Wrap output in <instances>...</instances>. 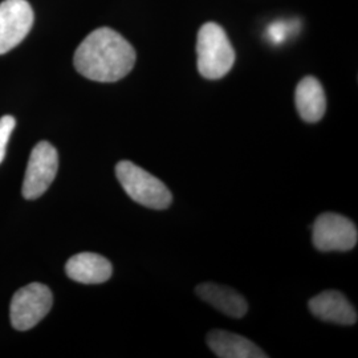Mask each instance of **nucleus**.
<instances>
[{
	"label": "nucleus",
	"instance_id": "f257e3e1",
	"mask_svg": "<svg viewBox=\"0 0 358 358\" xmlns=\"http://www.w3.org/2000/svg\"><path fill=\"white\" fill-rule=\"evenodd\" d=\"M136 51L115 29L103 27L90 32L78 45L73 64L77 72L93 81L115 83L136 64Z\"/></svg>",
	"mask_w": 358,
	"mask_h": 358
},
{
	"label": "nucleus",
	"instance_id": "0eeeda50",
	"mask_svg": "<svg viewBox=\"0 0 358 358\" xmlns=\"http://www.w3.org/2000/svg\"><path fill=\"white\" fill-rule=\"evenodd\" d=\"M34 10L27 0L0 3V55L19 45L34 26Z\"/></svg>",
	"mask_w": 358,
	"mask_h": 358
},
{
	"label": "nucleus",
	"instance_id": "423d86ee",
	"mask_svg": "<svg viewBox=\"0 0 358 358\" xmlns=\"http://www.w3.org/2000/svg\"><path fill=\"white\" fill-rule=\"evenodd\" d=\"M312 241L322 251H349L358 242L357 226L348 217L336 213H325L313 224Z\"/></svg>",
	"mask_w": 358,
	"mask_h": 358
},
{
	"label": "nucleus",
	"instance_id": "f8f14e48",
	"mask_svg": "<svg viewBox=\"0 0 358 358\" xmlns=\"http://www.w3.org/2000/svg\"><path fill=\"white\" fill-rule=\"evenodd\" d=\"M296 108L307 122H317L325 115L327 99L320 81L313 76L304 77L294 93Z\"/></svg>",
	"mask_w": 358,
	"mask_h": 358
},
{
	"label": "nucleus",
	"instance_id": "ddd939ff",
	"mask_svg": "<svg viewBox=\"0 0 358 358\" xmlns=\"http://www.w3.org/2000/svg\"><path fill=\"white\" fill-rule=\"evenodd\" d=\"M15 125H16V121L13 115H3L0 118V164L6 157L7 145L11 138Z\"/></svg>",
	"mask_w": 358,
	"mask_h": 358
},
{
	"label": "nucleus",
	"instance_id": "f03ea898",
	"mask_svg": "<svg viewBox=\"0 0 358 358\" xmlns=\"http://www.w3.org/2000/svg\"><path fill=\"white\" fill-rule=\"evenodd\" d=\"M198 71L208 80L226 76L235 63V51L224 29L217 23L201 27L196 38Z\"/></svg>",
	"mask_w": 358,
	"mask_h": 358
},
{
	"label": "nucleus",
	"instance_id": "39448f33",
	"mask_svg": "<svg viewBox=\"0 0 358 358\" xmlns=\"http://www.w3.org/2000/svg\"><path fill=\"white\" fill-rule=\"evenodd\" d=\"M59 170V154L50 142L41 141L32 149L26 177L23 182V196L38 199L50 189Z\"/></svg>",
	"mask_w": 358,
	"mask_h": 358
},
{
	"label": "nucleus",
	"instance_id": "20e7f679",
	"mask_svg": "<svg viewBox=\"0 0 358 358\" xmlns=\"http://www.w3.org/2000/svg\"><path fill=\"white\" fill-rule=\"evenodd\" d=\"M53 304L51 289L41 284L32 282L13 294L10 306V319L16 331H28L38 325Z\"/></svg>",
	"mask_w": 358,
	"mask_h": 358
},
{
	"label": "nucleus",
	"instance_id": "9b49d317",
	"mask_svg": "<svg viewBox=\"0 0 358 358\" xmlns=\"http://www.w3.org/2000/svg\"><path fill=\"white\" fill-rule=\"evenodd\" d=\"M195 292L207 304L232 319H242L248 310L247 300L230 287L205 282L198 285Z\"/></svg>",
	"mask_w": 358,
	"mask_h": 358
},
{
	"label": "nucleus",
	"instance_id": "9d476101",
	"mask_svg": "<svg viewBox=\"0 0 358 358\" xmlns=\"http://www.w3.org/2000/svg\"><path fill=\"white\" fill-rule=\"evenodd\" d=\"M207 345L220 358H267L259 346L243 336L227 331H211L207 334Z\"/></svg>",
	"mask_w": 358,
	"mask_h": 358
},
{
	"label": "nucleus",
	"instance_id": "7ed1b4c3",
	"mask_svg": "<svg viewBox=\"0 0 358 358\" xmlns=\"http://www.w3.org/2000/svg\"><path fill=\"white\" fill-rule=\"evenodd\" d=\"M115 176L134 202L153 210H164L171 205L173 195L166 185L133 162H118Z\"/></svg>",
	"mask_w": 358,
	"mask_h": 358
},
{
	"label": "nucleus",
	"instance_id": "1a4fd4ad",
	"mask_svg": "<svg viewBox=\"0 0 358 358\" xmlns=\"http://www.w3.org/2000/svg\"><path fill=\"white\" fill-rule=\"evenodd\" d=\"M65 272L73 282L101 284L110 279L113 267L103 256L93 252H81L72 256L66 262Z\"/></svg>",
	"mask_w": 358,
	"mask_h": 358
},
{
	"label": "nucleus",
	"instance_id": "6e6552de",
	"mask_svg": "<svg viewBox=\"0 0 358 358\" xmlns=\"http://www.w3.org/2000/svg\"><path fill=\"white\" fill-rule=\"evenodd\" d=\"M310 312L322 321L338 325H353L357 322V310L338 291H325L309 300Z\"/></svg>",
	"mask_w": 358,
	"mask_h": 358
}]
</instances>
